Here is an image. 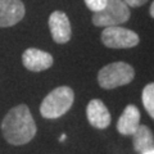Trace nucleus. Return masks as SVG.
Segmentation results:
<instances>
[{
	"instance_id": "nucleus-1",
	"label": "nucleus",
	"mask_w": 154,
	"mask_h": 154,
	"mask_svg": "<svg viewBox=\"0 0 154 154\" xmlns=\"http://www.w3.org/2000/svg\"><path fill=\"white\" fill-rule=\"evenodd\" d=\"M37 127L30 108L26 104L13 107L5 114L2 122V132L4 139L11 145H25L36 135Z\"/></svg>"
},
{
	"instance_id": "nucleus-2",
	"label": "nucleus",
	"mask_w": 154,
	"mask_h": 154,
	"mask_svg": "<svg viewBox=\"0 0 154 154\" xmlns=\"http://www.w3.org/2000/svg\"><path fill=\"white\" fill-rule=\"evenodd\" d=\"M75 102V93L69 86H59L48 94L40 105V113L44 118L55 119L64 116Z\"/></svg>"
},
{
	"instance_id": "nucleus-3",
	"label": "nucleus",
	"mask_w": 154,
	"mask_h": 154,
	"mask_svg": "<svg viewBox=\"0 0 154 154\" xmlns=\"http://www.w3.org/2000/svg\"><path fill=\"white\" fill-rule=\"evenodd\" d=\"M135 77V69L126 62H113L104 66L98 72L99 86L105 90H112L119 86L128 85Z\"/></svg>"
},
{
	"instance_id": "nucleus-4",
	"label": "nucleus",
	"mask_w": 154,
	"mask_h": 154,
	"mask_svg": "<svg viewBox=\"0 0 154 154\" xmlns=\"http://www.w3.org/2000/svg\"><path fill=\"white\" fill-rule=\"evenodd\" d=\"M131 17L130 8L123 0H107L105 7L100 12L94 13L93 23L96 27L119 26Z\"/></svg>"
},
{
	"instance_id": "nucleus-5",
	"label": "nucleus",
	"mask_w": 154,
	"mask_h": 154,
	"mask_svg": "<svg viewBox=\"0 0 154 154\" xmlns=\"http://www.w3.org/2000/svg\"><path fill=\"white\" fill-rule=\"evenodd\" d=\"M103 44L110 49H130L139 44V35L132 30L121 26L105 27L102 32Z\"/></svg>"
},
{
	"instance_id": "nucleus-6",
	"label": "nucleus",
	"mask_w": 154,
	"mask_h": 154,
	"mask_svg": "<svg viewBox=\"0 0 154 154\" xmlns=\"http://www.w3.org/2000/svg\"><path fill=\"white\" fill-rule=\"evenodd\" d=\"M49 30L57 44H67L71 40L72 28L68 16L62 11H54L49 17Z\"/></svg>"
},
{
	"instance_id": "nucleus-7",
	"label": "nucleus",
	"mask_w": 154,
	"mask_h": 154,
	"mask_svg": "<svg viewBox=\"0 0 154 154\" xmlns=\"http://www.w3.org/2000/svg\"><path fill=\"white\" fill-rule=\"evenodd\" d=\"M22 63L26 69L31 72H41L49 69L54 63V58L45 50L28 48L22 54Z\"/></svg>"
},
{
	"instance_id": "nucleus-8",
	"label": "nucleus",
	"mask_w": 154,
	"mask_h": 154,
	"mask_svg": "<svg viewBox=\"0 0 154 154\" xmlns=\"http://www.w3.org/2000/svg\"><path fill=\"white\" fill-rule=\"evenodd\" d=\"M26 14L22 0H0V27L17 25Z\"/></svg>"
},
{
	"instance_id": "nucleus-9",
	"label": "nucleus",
	"mask_w": 154,
	"mask_h": 154,
	"mask_svg": "<svg viewBox=\"0 0 154 154\" xmlns=\"http://www.w3.org/2000/svg\"><path fill=\"white\" fill-rule=\"evenodd\" d=\"M86 117L93 127L104 130L110 125V113L100 99H91L86 107Z\"/></svg>"
},
{
	"instance_id": "nucleus-10",
	"label": "nucleus",
	"mask_w": 154,
	"mask_h": 154,
	"mask_svg": "<svg viewBox=\"0 0 154 154\" xmlns=\"http://www.w3.org/2000/svg\"><path fill=\"white\" fill-rule=\"evenodd\" d=\"M140 118H141V116L136 105L128 104L123 109L121 117L118 118L117 131L121 135H123V136H131L136 131L139 125H140Z\"/></svg>"
},
{
	"instance_id": "nucleus-11",
	"label": "nucleus",
	"mask_w": 154,
	"mask_h": 154,
	"mask_svg": "<svg viewBox=\"0 0 154 154\" xmlns=\"http://www.w3.org/2000/svg\"><path fill=\"white\" fill-rule=\"evenodd\" d=\"M132 145L135 152L141 154L154 149V135L152 130L145 125H139L132 135Z\"/></svg>"
},
{
	"instance_id": "nucleus-12",
	"label": "nucleus",
	"mask_w": 154,
	"mask_h": 154,
	"mask_svg": "<svg viewBox=\"0 0 154 154\" xmlns=\"http://www.w3.org/2000/svg\"><path fill=\"white\" fill-rule=\"evenodd\" d=\"M141 100H143V105L145 108V110L154 119V82L148 84L143 89Z\"/></svg>"
},
{
	"instance_id": "nucleus-13",
	"label": "nucleus",
	"mask_w": 154,
	"mask_h": 154,
	"mask_svg": "<svg viewBox=\"0 0 154 154\" xmlns=\"http://www.w3.org/2000/svg\"><path fill=\"white\" fill-rule=\"evenodd\" d=\"M85 4L91 12L96 13V12H100L105 7L107 0H85Z\"/></svg>"
},
{
	"instance_id": "nucleus-14",
	"label": "nucleus",
	"mask_w": 154,
	"mask_h": 154,
	"mask_svg": "<svg viewBox=\"0 0 154 154\" xmlns=\"http://www.w3.org/2000/svg\"><path fill=\"white\" fill-rule=\"evenodd\" d=\"M125 3L127 4L128 7H131V8H137V7H141L144 5L148 0H123Z\"/></svg>"
},
{
	"instance_id": "nucleus-15",
	"label": "nucleus",
	"mask_w": 154,
	"mask_h": 154,
	"mask_svg": "<svg viewBox=\"0 0 154 154\" xmlns=\"http://www.w3.org/2000/svg\"><path fill=\"white\" fill-rule=\"evenodd\" d=\"M149 12H150V16L154 18V2L152 3V5H150V9H149Z\"/></svg>"
},
{
	"instance_id": "nucleus-16",
	"label": "nucleus",
	"mask_w": 154,
	"mask_h": 154,
	"mask_svg": "<svg viewBox=\"0 0 154 154\" xmlns=\"http://www.w3.org/2000/svg\"><path fill=\"white\" fill-rule=\"evenodd\" d=\"M64 140H66V135L63 134V135H62V136L59 137V141H64Z\"/></svg>"
},
{
	"instance_id": "nucleus-17",
	"label": "nucleus",
	"mask_w": 154,
	"mask_h": 154,
	"mask_svg": "<svg viewBox=\"0 0 154 154\" xmlns=\"http://www.w3.org/2000/svg\"><path fill=\"white\" fill-rule=\"evenodd\" d=\"M141 154H154V149H152V150H149V152H145V153H141Z\"/></svg>"
}]
</instances>
